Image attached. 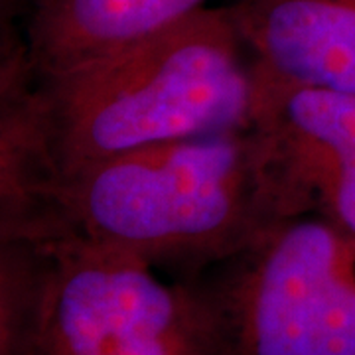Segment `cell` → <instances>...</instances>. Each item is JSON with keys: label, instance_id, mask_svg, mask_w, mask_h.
Masks as SVG:
<instances>
[{"label": "cell", "instance_id": "4", "mask_svg": "<svg viewBox=\"0 0 355 355\" xmlns=\"http://www.w3.org/2000/svg\"><path fill=\"white\" fill-rule=\"evenodd\" d=\"M214 282L233 355H355V237L318 214L282 219Z\"/></svg>", "mask_w": 355, "mask_h": 355}, {"label": "cell", "instance_id": "7", "mask_svg": "<svg viewBox=\"0 0 355 355\" xmlns=\"http://www.w3.org/2000/svg\"><path fill=\"white\" fill-rule=\"evenodd\" d=\"M209 0H30L20 50L28 69L50 71L127 48L180 24Z\"/></svg>", "mask_w": 355, "mask_h": 355}, {"label": "cell", "instance_id": "6", "mask_svg": "<svg viewBox=\"0 0 355 355\" xmlns=\"http://www.w3.org/2000/svg\"><path fill=\"white\" fill-rule=\"evenodd\" d=\"M254 123L272 139L310 214L355 237V95L261 91Z\"/></svg>", "mask_w": 355, "mask_h": 355}, {"label": "cell", "instance_id": "1", "mask_svg": "<svg viewBox=\"0 0 355 355\" xmlns=\"http://www.w3.org/2000/svg\"><path fill=\"white\" fill-rule=\"evenodd\" d=\"M259 89L229 6L50 71L2 62L0 202L42 180L170 140L254 125Z\"/></svg>", "mask_w": 355, "mask_h": 355}, {"label": "cell", "instance_id": "5", "mask_svg": "<svg viewBox=\"0 0 355 355\" xmlns=\"http://www.w3.org/2000/svg\"><path fill=\"white\" fill-rule=\"evenodd\" d=\"M257 89L355 95V0H235Z\"/></svg>", "mask_w": 355, "mask_h": 355}, {"label": "cell", "instance_id": "3", "mask_svg": "<svg viewBox=\"0 0 355 355\" xmlns=\"http://www.w3.org/2000/svg\"><path fill=\"white\" fill-rule=\"evenodd\" d=\"M76 237L0 239V355H233L216 286Z\"/></svg>", "mask_w": 355, "mask_h": 355}, {"label": "cell", "instance_id": "2", "mask_svg": "<svg viewBox=\"0 0 355 355\" xmlns=\"http://www.w3.org/2000/svg\"><path fill=\"white\" fill-rule=\"evenodd\" d=\"M302 214V193L254 123L42 180L0 202V239L76 237L154 266L223 265Z\"/></svg>", "mask_w": 355, "mask_h": 355}, {"label": "cell", "instance_id": "8", "mask_svg": "<svg viewBox=\"0 0 355 355\" xmlns=\"http://www.w3.org/2000/svg\"><path fill=\"white\" fill-rule=\"evenodd\" d=\"M14 2H18V0H2V4H4V8H6V6H12ZM26 2H30V0H26Z\"/></svg>", "mask_w": 355, "mask_h": 355}]
</instances>
